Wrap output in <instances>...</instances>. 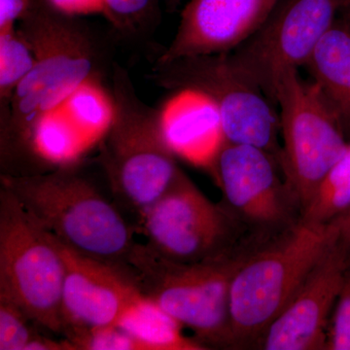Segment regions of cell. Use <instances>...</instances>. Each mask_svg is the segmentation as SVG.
<instances>
[{"mask_svg": "<svg viewBox=\"0 0 350 350\" xmlns=\"http://www.w3.org/2000/svg\"><path fill=\"white\" fill-rule=\"evenodd\" d=\"M18 29L34 64L0 122L1 174L9 175L44 172L36 150L41 124L83 85L100 82L108 64L107 48L90 25L53 0H31Z\"/></svg>", "mask_w": 350, "mask_h": 350, "instance_id": "cell-1", "label": "cell"}, {"mask_svg": "<svg viewBox=\"0 0 350 350\" xmlns=\"http://www.w3.org/2000/svg\"><path fill=\"white\" fill-rule=\"evenodd\" d=\"M75 165L39 174H1L0 185L66 245L129 271V260L137 243L133 230Z\"/></svg>", "mask_w": 350, "mask_h": 350, "instance_id": "cell-2", "label": "cell"}, {"mask_svg": "<svg viewBox=\"0 0 350 350\" xmlns=\"http://www.w3.org/2000/svg\"><path fill=\"white\" fill-rule=\"evenodd\" d=\"M111 119L100 138L98 163L113 193L142 215L180 174L165 137L163 110L140 98L131 75L119 63L110 68Z\"/></svg>", "mask_w": 350, "mask_h": 350, "instance_id": "cell-3", "label": "cell"}, {"mask_svg": "<svg viewBox=\"0 0 350 350\" xmlns=\"http://www.w3.org/2000/svg\"><path fill=\"white\" fill-rule=\"evenodd\" d=\"M345 217L326 225L301 218L250 255L234 275L230 292L232 347H259L269 325L342 234Z\"/></svg>", "mask_w": 350, "mask_h": 350, "instance_id": "cell-4", "label": "cell"}, {"mask_svg": "<svg viewBox=\"0 0 350 350\" xmlns=\"http://www.w3.org/2000/svg\"><path fill=\"white\" fill-rule=\"evenodd\" d=\"M256 250H243L200 262L170 261L137 243L129 260L140 292L158 304L197 340L232 347L230 292L234 276Z\"/></svg>", "mask_w": 350, "mask_h": 350, "instance_id": "cell-5", "label": "cell"}, {"mask_svg": "<svg viewBox=\"0 0 350 350\" xmlns=\"http://www.w3.org/2000/svg\"><path fill=\"white\" fill-rule=\"evenodd\" d=\"M149 79L170 91H193L206 96L220 114L228 142L262 149L280 167V115L262 90L234 64L229 53L154 64Z\"/></svg>", "mask_w": 350, "mask_h": 350, "instance_id": "cell-6", "label": "cell"}, {"mask_svg": "<svg viewBox=\"0 0 350 350\" xmlns=\"http://www.w3.org/2000/svg\"><path fill=\"white\" fill-rule=\"evenodd\" d=\"M64 262L54 237L0 189V298L55 334L63 332Z\"/></svg>", "mask_w": 350, "mask_h": 350, "instance_id": "cell-7", "label": "cell"}, {"mask_svg": "<svg viewBox=\"0 0 350 350\" xmlns=\"http://www.w3.org/2000/svg\"><path fill=\"white\" fill-rule=\"evenodd\" d=\"M275 105L283 139L280 170L303 213L349 144L338 115L319 88L301 77L299 69L280 78Z\"/></svg>", "mask_w": 350, "mask_h": 350, "instance_id": "cell-8", "label": "cell"}, {"mask_svg": "<svg viewBox=\"0 0 350 350\" xmlns=\"http://www.w3.org/2000/svg\"><path fill=\"white\" fill-rule=\"evenodd\" d=\"M146 245L170 261L200 262L256 245L225 204H214L180 172L172 187L140 216Z\"/></svg>", "mask_w": 350, "mask_h": 350, "instance_id": "cell-9", "label": "cell"}, {"mask_svg": "<svg viewBox=\"0 0 350 350\" xmlns=\"http://www.w3.org/2000/svg\"><path fill=\"white\" fill-rule=\"evenodd\" d=\"M280 170L268 152L227 142L209 172L224 195L226 207L260 247L301 218L300 204Z\"/></svg>", "mask_w": 350, "mask_h": 350, "instance_id": "cell-10", "label": "cell"}, {"mask_svg": "<svg viewBox=\"0 0 350 350\" xmlns=\"http://www.w3.org/2000/svg\"><path fill=\"white\" fill-rule=\"evenodd\" d=\"M342 10V0H280L248 40L229 53L273 105L280 78L305 66Z\"/></svg>", "mask_w": 350, "mask_h": 350, "instance_id": "cell-11", "label": "cell"}, {"mask_svg": "<svg viewBox=\"0 0 350 350\" xmlns=\"http://www.w3.org/2000/svg\"><path fill=\"white\" fill-rule=\"evenodd\" d=\"M350 268V234L338 237L265 333L266 350L326 349L329 317Z\"/></svg>", "mask_w": 350, "mask_h": 350, "instance_id": "cell-12", "label": "cell"}, {"mask_svg": "<svg viewBox=\"0 0 350 350\" xmlns=\"http://www.w3.org/2000/svg\"><path fill=\"white\" fill-rule=\"evenodd\" d=\"M54 239L66 268L62 334L68 329L116 324L126 306L142 294L131 271L87 256Z\"/></svg>", "mask_w": 350, "mask_h": 350, "instance_id": "cell-13", "label": "cell"}, {"mask_svg": "<svg viewBox=\"0 0 350 350\" xmlns=\"http://www.w3.org/2000/svg\"><path fill=\"white\" fill-rule=\"evenodd\" d=\"M280 0H189L178 27L155 64L179 57L226 54L259 29Z\"/></svg>", "mask_w": 350, "mask_h": 350, "instance_id": "cell-14", "label": "cell"}, {"mask_svg": "<svg viewBox=\"0 0 350 350\" xmlns=\"http://www.w3.org/2000/svg\"><path fill=\"white\" fill-rule=\"evenodd\" d=\"M338 118H350V25L336 20L305 64Z\"/></svg>", "mask_w": 350, "mask_h": 350, "instance_id": "cell-15", "label": "cell"}, {"mask_svg": "<svg viewBox=\"0 0 350 350\" xmlns=\"http://www.w3.org/2000/svg\"><path fill=\"white\" fill-rule=\"evenodd\" d=\"M115 325L135 338L144 350L208 349L199 340L184 336L183 326L142 293L126 306Z\"/></svg>", "mask_w": 350, "mask_h": 350, "instance_id": "cell-16", "label": "cell"}, {"mask_svg": "<svg viewBox=\"0 0 350 350\" xmlns=\"http://www.w3.org/2000/svg\"><path fill=\"white\" fill-rule=\"evenodd\" d=\"M350 213V144L344 155L327 172L301 213L314 224H331Z\"/></svg>", "mask_w": 350, "mask_h": 350, "instance_id": "cell-17", "label": "cell"}, {"mask_svg": "<svg viewBox=\"0 0 350 350\" xmlns=\"http://www.w3.org/2000/svg\"><path fill=\"white\" fill-rule=\"evenodd\" d=\"M33 64V52L18 27L0 31V122L8 117L14 94Z\"/></svg>", "mask_w": 350, "mask_h": 350, "instance_id": "cell-18", "label": "cell"}, {"mask_svg": "<svg viewBox=\"0 0 350 350\" xmlns=\"http://www.w3.org/2000/svg\"><path fill=\"white\" fill-rule=\"evenodd\" d=\"M163 0H103V13L113 29L129 41L144 40L155 31Z\"/></svg>", "mask_w": 350, "mask_h": 350, "instance_id": "cell-19", "label": "cell"}, {"mask_svg": "<svg viewBox=\"0 0 350 350\" xmlns=\"http://www.w3.org/2000/svg\"><path fill=\"white\" fill-rule=\"evenodd\" d=\"M50 117L44 120L36 135V150L41 162L44 167L75 165L82 153L79 137L66 122Z\"/></svg>", "mask_w": 350, "mask_h": 350, "instance_id": "cell-20", "label": "cell"}, {"mask_svg": "<svg viewBox=\"0 0 350 350\" xmlns=\"http://www.w3.org/2000/svg\"><path fill=\"white\" fill-rule=\"evenodd\" d=\"M98 83H86L68 100L73 121L90 135L101 137L111 119V103L109 96L101 93Z\"/></svg>", "mask_w": 350, "mask_h": 350, "instance_id": "cell-21", "label": "cell"}, {"mask_svg": "<svg viewBox=\"0 0 350 350\" xmlns=\"http://www.w3.org/2000/svg\"><path fill=\"white\" fill-rule=\"evenodd\" d=\"M63 335L75 350H144L139 342L115 324L68 329Z\"/></svg>", "mask_w": 350, "mask_h": 350, "instance_id": "cell-22", "label": "cell"}, {"mask_svg": "<svg viewBox=\"0 0 350 350\" xmlns=\"http://www.w3.org/2000/svg\"><path fill=\"white\" fill-rule=\"evenodd\" d=\"M13 301L0 298V350H25L38 331Z\"/></svg>", "mask_w": 350, "mask_h": 350, "instance_id": "cell-23", "label": "cell"}, {"mask_svg": "<svg viewBox=\"0 0 350 350\" xmlns=\"http://www.w3.org/2000/svg\"><path fill=\"white\" fill-rule=\"evenodd\" d=\"M326 349L350 350V268L336 301Z\"/></svg>", "mask_w": 350, "mask_h": 350, "instance_id": "cell-24", "label": "cell"}, {"mask_svg": "<svg viewBox=\"0 0 350 350\" xmlns=\"http://www.w3.org/2000/svg\"><path fill=\"white\" fill-rule=\"evenodd\" d=\"M31 0H0V31L17 27Z\"/></svg>", "mask_w": 350, "mask_h": 350, "instance_id": "cell-25", "label": "cell"}, {"mask_svg": "<svg viewBox=\"0 0 350 350\" xmlns=\"http://www.w3.org/2000/svg\"><path fill=\"white\" fill-rule=\"evenodd\" d=\"M57 6L70 13L103 12V0H53Z\"/></svg>", "mask_w": 350, "mask_h": 350, "instance_id": "cell-26", "label": "cell"}, {"mask_svg": "<svg viewBox=\"0 0 350 350\" xmlns=\"http://www.w3.org/2000/svg\"><path fill=\"white\" fill-rule=\"evenodd\" d=\"M165 8L169 11H174L180 5L181 0H163Z\"/></svg>", "mask_w": 350, "mask_h": 350, "instance_id": "cell-27", "label": "cell"}, {"mask_svg": "<svg viewBox=\"0 0 350 350\" xmlns=\"http://www.w3.org/2000/svg\"><path fill=\"white\" fill-rule=\"evenodd\" d=\"M340 12L347 16V19L350 21V0H342V10Z\"/></svg>", "mask_w": 350, "mask_h": 350, "instance_id": "cell-28", "label": "cell"}, {"mask_svg": "<svg viewBox=\"0 0 350 350\" xmlns=\"http://www.w3.org/2000/svg\"><path fill=\"white\" fill-rule=\"evenodd\" d=\"M345 230L350 234V213L345 215Z\"/></svg>", "mask_w": 350, "mask_h": 350, "instance_id": "cell-29", "label": "cell"}]
</instances>
